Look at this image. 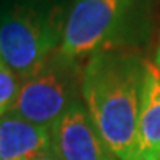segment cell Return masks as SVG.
<instances>
[{"label":"cell","instance_id":"obj_1","mask_svg":"<svg viewBox=\"0 0 160 160\" xmlns=\"http://www.w3.org/2000/svg\"><path fill=\"white\" fill-rule=\"evenodd\" d=\"M147 62L121 51H100L82 70L80 97L101 139L118 160H134Z\"/></svg>","mask_w":160,"mask_h":160},{"label":"cell","instance_id":"obj_2","mask_svg":"<svg viewBox=\"0 0 160 160\" xmlns=\"http://www.w3.org/2000/svg\"><path fill=\"white\" fill-rule=\"evenodd\" d=\"M65 17L48 0H2L0 59L20 80L59 51Z\"/></svg>","mask_w":160,"mask_h":160},{"label":"cell","instance_id":"obj_3","mask_svg":"<svg viewBox=\"0 0 160 160\" xmlns=\"http://www.w3.org/2000/svg\"><path fill=\"white\" fill-rule=\"evenodd\" d=\"M80 82L78 62L57 51L36 72L20 80L8 114L49 129L80 100Z\"/></svg>","mask_w":160,"mask_h":160},{"label":"cell","instance_id":"obj_4","mask_svg":"<svg viewBox=\"0 0 160 160\" xmlns=\"http://www.w3.org/2000/svg\"><path fill=\"white\" fill-rule=\"evenodd\" d=\"M137 0H74L59 52L72 61L108 51L126 31Z\"/></svg>","mask_w":160,"mask_h":160},{"label":"cell","instance_id":"obj_5","mask_svg":"<svg viewBox=\"0 0 160 160\" xmlns=\"http://www.w3.org/2000/svg\"><path fill=\"white\" fill-rule=\"evenodd\" d=\"M49 134L51 150L61 160H118L80 100L49 128Z\"/></svg>","mask_w":160,"mask_h":160},{"label":"cell","instance_id":"obj_6","mask_svg":"<svg viewBox=\"0 0 160 160\" xmlns=\"http://www.w3.org/2000/svg\"><path fill=\"white\" fill-rule=\"evenodd\" d=\"M134 160H160V67L147 62Z\"/></svg>","mask_w":160,"mask_h":160},{"label":"cell","instance_id":"obj_7","mask_svg":"<svg viewBox=\"0 0 160 160\" xmlns=\"http://www.w3.org/2000/svg\"><path fill=\"white\" fill-rule=\"evenodd\" d=\"M51 152L49 129L13 114L0 116V160H30Z\"/></svg>","mask_w":160,"mask_h":160},{"label":"cell","instance_id":"obj_8","mask_svg":"<svg viewBox=\"0 0 160 160\" xmlns=\"http://www.w3.org/2000/svg\"><path fill=\"white\" fill-rule=\"evenodd\" d=\"M20 87V78L0 62V116L8 113Z\"/></svg>","mask_w":160,"mask_h":160},{"label":"cell","instance_id":"obj_9","mask_svg":"<svg viewBox=\"0 0 160 160\" xmlns=\"http://www.w3.org/2000/svg\"><path fill=\"white\" fill-rule=\"evenodd\" d=\"M30 160H61L59 157H57L56 154H52V150L51 152H44V154H39V155H36Z\"/></svg>","mask_w":160,"mask_h":160},{"label":"cell","instance_id":"obj_10","mask_svg":"<svg viewBox=\"0 0 160 160\" xmlns=\"http://www.w3.org/2000/svg\"><path fill=\"white\" fill-rule=\"evenodd\" d=\"M154 64L160 67V44H158V48H157V52H155V62H154Z\"/></svg>","mask_w":160,"mask_h":160},{"label":"cell","instance_id":"obj_11","mask_svg":"<svg viewBox=\"0 0 160 160\" xmlns=\"http://www.w3.org/2000/svg\"><path fill=\"white\" fill-rule=\"evenodd\" d=\"M0 62H2V59H0Z\"/></svg>","mask_w":160,"mask_h":160}]
</instances>
